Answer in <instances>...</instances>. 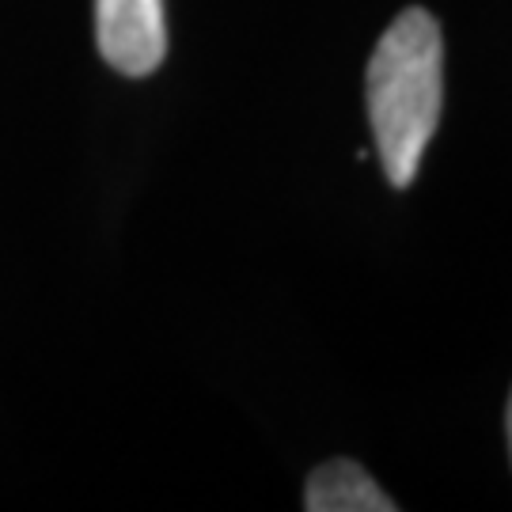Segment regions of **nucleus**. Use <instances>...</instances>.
Returning <instances> with one entry per match:
<instances>
[{"label":"nucleus","instance_id":"1","mask_svg":"<svg viewBox=\"0 0 512 512\" xmlns=\"http://www.w3.org/2000/svg\"><path fill=\"white\" fill-rule=\"evenodd\" d=\"M368 122L387 183L406 190L414 183L433 141L444 103V42L440 23L425 8H406L376 42L365 73Z\"/></svg>","mask_w":512,"mask_h":512},{"label":"nucleus","instance_id":"2","mask_svg":"<svg viewBox=\"0 0 512 512\" xmlns=\"http://www.w3.org/2000/svg\"><path fill=\"white\" fill-rule=\"evenodd\" d=\"M95 42L114 73H156L167 54L164 0H95Z\"/></svg>","mask_w":512,"mask_h":512},{"label":"nucleus","instance_id":"3","mask_svg":"<svg viewBox=\"0 0 512 512\" xmlns=\"http://www.w3.org/2000/svg\"><path fill=\"white\" fill-rule=\"evenodd\" d=\"M304 509L308 512H395L399 505L372 482L361 463L353 459H330L315 467L304 486Z\"/></svg>","mask_w":512,"mask_h":512},{"label":"nucleus","instance_id":"4","mask_svg":"<svg viewBox=\"0 0 512 512\" xmlns=\"http://www.w3.org/2000/svg\"><path fill=\"white\" fill-rule=\"evenodd\" d=\"M505 433H509V456H512V395H509V410H505Z\"/></svg>","mask_w":512,"mask_h":512}]
</instances>
